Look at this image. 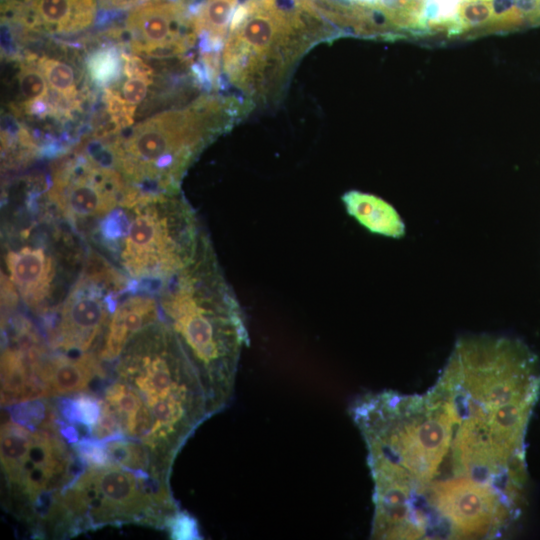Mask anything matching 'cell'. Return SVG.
I'll use <instances>...</instances> for the list:
<instances>
[{"label": "cell", "instance_id": "1", "mask_svg": "<svg viewBox=\"0 0 540 540\" xmlns=\"http://www.w3.org/2000/svg\"><path fill=\"white\" fill-rule=\"evenodd\" d=\"M101 389L120 435L141 443L156 466L170 474L191 434L210 417L193 365L160 317L134 335Z\"/></svg>", "mask_w": 540, "mask_h": 540}, {"label": "cell", "instance_id": "2", "mask_svg": "<svg viewBox=\"0 0 540 540\" xmlns=\"http://www.w3.org/2000/svg\"><path fill=\"white\" fill-rule=\"evenodd\" d=\"M157 292L161 317L198 374L213 416L233 397L249 339L242 309L206 234L193 260Z\"/></svg>", "mask_w": 540, "mask_h": 540}, {"label": "cell", "instance_id": "3", "mask_svg": "<svg viewBox=\"0 0 540 540\" xmlns=\"http://www.w3.org/2000/svg\"><path fill=\"white\" fill-rule=\"evenodd\" d=\"M252 107L238 96L202 95L115 135L84 139L79 147L116 170L131 187L175 193L200 152Z\"/></svg>", "mask_w": 540, "mask_h": 540}, {"label": "cell", "instance_id": "4", "mask_svg": "<svg viewBox=\"0 0 540 540\" xmlns=\"http://www.w3.org/2000/svg\"><path fill=\"white\" fill-rule=\"evenodd\" d=\"M78 234L126 278L133 292L151 293L193 260L205 232L179 192L131 188Z\"/></svg>", "mask_w": 540, "mask_h": 540}, {"label": "cell", "instance_id": "5", "mask_svg": "<svg viewBox=\"0 0 540 540\" xmlns=\"http://www.w3.org/2000/svg\"><path fill=\"white\" fill-rule=\"evenodd\" d=\"M47 399L4 407L0 441L5 506L42 538L56 501L85 466Z\"/></svg>", "mask_w": 540, "mask_h": 540}, {"label": "cell", "instance_id": "6", "mask_svg": "<svg viewBox=\"0 0 540 540\" xmlns=\"http://www.w3.org/2000/svg\"><path fill=\"white\" fill-rule=\"evenodd\" d=\"M286 1L245 0L231 21L222 50V75L252 106L276 96L313 45L340 36L319 15Z\"/></svg>", "mask_w": 540, "mask_h": 540}, {"label": "cell", "instance_id": "7", "mask_svg": "<svg viewBox=\"0 0 540 540\" xmlns=\"http://www.w3.org/2000/svg\"><path fill=\"white\" fill-rule=\"evenodd\" d=\"M178 511L166 479L110 463L84 466L52 508L44 537L65 538L107 525L166 528Z\"/></svg>", "mask_w": 540, "mask_h": 540}, {"label": "cell", "instance_id": "8", "mask_svg": "<svg viewBox=\"0 0 540 540\" xmlns=\"http://www.w3.org/2000/svg\"><path fill=\"white\" fill-rule=\"evenodd\" d=\"M31 197L25 206L32 218L26 224L13 218L5 224L4 276L25 306L43 319L51 318L78 277L86 259L75 241L77 234L46 199L42 207ZM25 212L30 218L28 211ZM3 275V274H2Z\"/></svg>", "mask_w": 540, "mask_h": 540}, {"label": "cell", "instance_id": "9", "mask_svg": "<svg viewBox=\"0 0 540 540\" xmlns=\"http://www.w3.org/2000/svg\"><path fill=\"white\" fill-rule=\"evenodd\" d=\"M130 292L126 278L90 252L54 315L44 322L50 350L72 357L98 354L117 296Z\"/></svg>", "mask_w": 540, "mask_h": 540}, {"label": "cell", "instance_id": "10", "mask_svg": "<svg viewBox=\"0 0 540 540\" xmlns=\"http://www.w3.org/2000/svg\"><path fill=\"white\" fill-rule=\"evenodd\" d=\"M131 188L116 170L76 146L53 163L44 194L78 233L115 207Z\"/></svg>", "mask_w": 540, "mask_h": 540}, {"label": "cell", "instance_id": "11", "mask_svg": "<svg viewBox=\"0 0 540 540\" xmlns=\"http://www.w3.org/2000/svg\"><path fill=\"white\" fill-rule=\"evenodd\" d=\"M113 38L128 43L134 54L155 59L185 55L198 40L193 7L186 0H150L131 10Z\"/></svg>", "mask_w": 540, "mask_h": 540}, {"label": "cell", "instance_id": "12", "mask_svg": "<svg viewBox=\"0 0 540 540\" xmlns=\"http://www.w3.org/2000/svg\"><path fill=\"white\" fill-rule=\"evenodd\" d=\"M97 0H2V22L19 38L74 36L90 28Z\"/></svg>", "mask_w": 540, "mask_h": 540}, {"label": "cell", "instance_id": "13", "mask_svg": "<svg viewBox=\"0 0 540 540\" xmlns=\"http://www.w3.org/2000/svg\"><path fill=\"white\" fill-rule=\"evenodd\" d=\"M50 351L44 355L38 369L44 398L91 392L94 384L101 385L107 378L108 372L98 354L72 357Z\"/></svg>", "mask_w": 540, "mask_h": 540}, {"label": "cell", "instance_id": "14", "mask_svg": "<svg viewBox=\"0 0 540 540\" xmlns=\"http://www.w3.org/2000/svg\"><path fill=\"white\" fill-rule=\"evenodd\" d=\"M161 317L159 302L148 292H132L115 308L98 356L103 364L113 363L128 341Z\"/></svg>", "mask_w": 540, "mask_h": 540}, {"label": "cell", "instance_id": "15", "mask_svg": "<svg viewBox=\"0 0 540 540\" xmlns=\"http://www.w3.org/2000/svg\"><path fill=\"white\" fill-rule=\"evenodd\" d=\"M341 200L347 213L372 233L390 238H402L406 227L397 210L382 198L350 190Z\"/></svg>", "mask_w": 540, "mask_h": 540}, {"label": "cell", "instance_id": "16", "mask_svg": "<svg viewBox=\"0 0 540 540\" xmlns=\"http://www.w3.org/2000/svg\"><path fill=\"white\" fill-rule=\"evenodd\" d=\"M238 0H204L193 7L199 57H221Z\"/></svg>", "mask_w": 540, "mask_h": 540}, {"label": "cell", "instance_id": "17", "mask_svg": "<svg viewBox=\"0 0 540 540\" xmlns=\"http://www.w3.org/2000/svg\"><path fill=\"white\" fill-rule=\"evenodd\" d=\"M122 53L116 46H103L87 57L85 66L93 85L105 88L116 81L122 70Z\"/></svg>", "mask_w": 540, "mask_h": 540}, {"label": "cell", "instance_id": "18", "mask_svg": "<svg viewBox=\"0 0 540 540\" xmlns=\"http://www.w3.org/2000/svg\"><path fill=\"white\" fill-rule=\"evenodd\" d=\"M172 539H199L196 520L187 512L178 511L168 521L166 528Z\"/></svg>", "mask_w": 540, "mask_h": 540}, {"label": "cell", "instance_id": "19", "mask_svg": "<svg viewBox=\"0 0 540 540\" xmlns=\"http://www.w3.org/2000/svg\"><path fill=\"white\" fill-rule=\"evenodd\" d=\"M97 1L101 9H103L104 11L115 12V11H124L131 8H135L150 0H97Z\"/></svg>", "mask_w": 540, "mask_h": 540}]
</instances>
